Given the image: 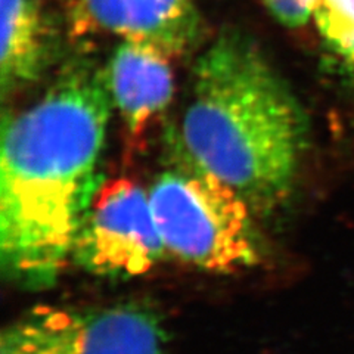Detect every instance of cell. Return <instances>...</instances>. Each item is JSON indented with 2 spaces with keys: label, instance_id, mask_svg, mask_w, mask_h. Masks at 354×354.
I'll use <instances>...</instances> for the list:
<instances>
[{
  "label": "cell",
  "instance_id": "1",
  "mask_svg": "<svg viewBox=\"0 0 354 354\" xmlns=\"http://www.w3.org/2000/svg\"><path fill=\"white\" fill-rule=\"evenodd\" d=\"M111 106L105 70L75 58L35 102L3 117L0 259L14 282L46 288L71 260L97 189Z\"/></svg>",
  "mask_w": 354,
  "mask_h": 354
},
{
  "label": "cell",
  "instance_id": "2",
  "mask_svg": "<svg viewBox=\"0 0 354 354\" xmlns=\"http://www.w3.org/2000/svg\"><path fill=\"white\" fill-rule=\"evenodd\" d=\"M179 140L183 164L217 177L266 216L292 192L307 118L257 44L227 30L195 62Z\"/></svg>",
  "mask_w": 354,
  "mask_h": 354
},
{
  "label": "cell",
  "instance_id": "3",
  "mask_svg": "<svg viewBox=\"0 0 354 354\" xmlns=\"http://www.w3.org/2000/svg\"><path fill=\"white\" fill-rule=\"evenodd\" d=\"M165 252L199 270L232 273L261 259L254 212L217 177L183 164L157 177L149 191Z\"/></svg>",
  "mask_w": 354,
  "mask_h": 354
},
{
  "label": "cell",
  "instance_id": "4",
  "mask_svg": "<svg viewBox=\"0 0 354 354\" xmlns=\"http://www.w3.org/2000/svg\"><path fill=\"white\" fill-rule=\"evenodd\" d=\"M0 354H169V339L140 303L37 306L3 329Z\"/></svg>",
  "mask_w": 354,
  "mask_h": 354
},
{
  "label": "cell",
  "instance_id": "5",
  "mask_svg": "<svg viewBox=\"0 0 354 354\" xmlns=\"http://www.w3.org/2000/svg\"><path fill=\"white\" fill-rule=\"evenodd\" d=\"M165 254L149 194L130 179L97 186L74 241L71 260L102 278L148 273Z\"/></svg>",
  "mask_w": 354,
  "mask_h": 354
},
{
  "label": "cell",
  "instance_id": "6",
  "mask_svg": "<svg viewBox=\"0 0 354 354\" xmlns=\"http://www.w3.org/2000/svg\"><path fill=\"white\" fill-rule=\"evenodd\" d=\"M73 28L148 41L176 58L195 43L199 18L192 0H74Z\"/></svg>",
  "mask_w": 354,
  "mask_h": 354
},
{
  "label": "cell",
  "instance_id": "7",
  "mask_svg": "<svg viewBox=\"0 0 354 354\" xmlns=\"http://www.w3.org/2000/svg\"><path fill=\"white\" fill-rule=\"evenodd\" d=\"M171 57L148 41L121 40L105 68L113 106L136 140L169 106L174 93Z\"/></svg>",
  "mask_w": 354,
  "mask_h": 354
},
{
  "label": "cell",
  "instance_id": "8",
  "mask_svg": "<svg viewBox=\"0 0 354 354\" xmlns=\"http://www.w3.org/2000/svg\"><path fill=\"white\" fill-rule=\"evenodd\" d=\"M0 86L8 96L37 82L52 55V31L40 0H0Z\"/></svg>",
  "mask_w": 354,
  "mask_h": 354
},
{
  "label": "cell",
  "instance_id": "9",
  "mask_svg": "<svg viewBox=\"0 0 354 354\" xmlns=\"http://www.w3.org/2000/svg\"><path fill=\"white\" fill-rule=\"evenodd\" d=\"M313 18L330 49L354 66V0H316Z\"/></svg>",
  "mask_w": 354,
  "mask_h": 354
},
{
  "label": "cell",
  "instance_id": "10",
  "mask_svg": "<svg viewBox=\"0 0 354 354\" xmlns=\"http://www.w3.org/2000/svg\"><path fill=\"white\" fill-rule=\"evenodd\" d=\"M264 5L286 27H301L313 17L316 0H263Z\"/></svg>",
  "mask_w": 354,
  "mask_h": 354
}]
</instances>
